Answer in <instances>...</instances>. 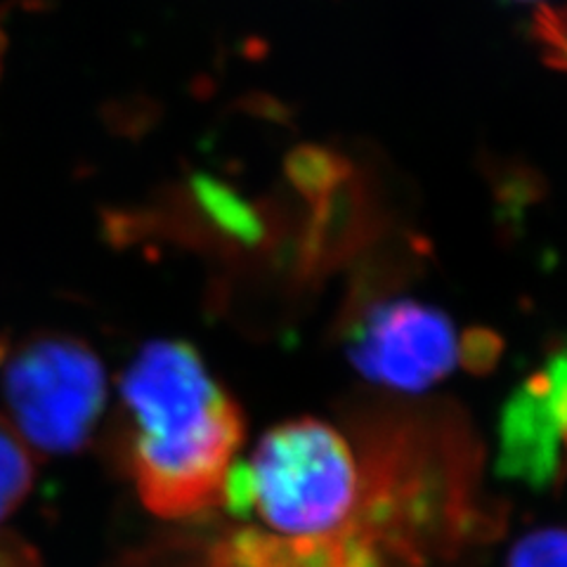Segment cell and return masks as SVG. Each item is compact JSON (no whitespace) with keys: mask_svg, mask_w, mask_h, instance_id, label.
Returning a JSON list of instances; mask_svg holds the SVG:
<instances>
[{"mask_svg":"<svg viewBox=\"0 0 567 567\" xmlns=\"http://www.w3.org/2000/svg\"><path fill=\"white\" fill-rule=\"evenodd\" d=\"M128 466L154 516L183 520L223 506L244 416L185 341H152L121 377Z\"/></svg>","mask_w":567,"mask_h":567,"instance_id":"cell-1","label":"cell"},{"mask_svg":"<svg viewBox=\"0 0 567 567\" xmlns=\"http://www.w3.org/2000/svg\"><path fill=\"white\" fill-rule=\"evenodd\" d=\"M364 504L362 458L341 431L317 419H293L262 435L251 461L229 471L223 499L235 516L256 513L279 537L322 539L358 532L374 544L362 525Z\"/></svg>","mask_w":567,"mask_h":567,"instance_id":"cell-2","label":"cell"},{"mask_svg":"<svg viewBox=\"0 0 567 567\" xmlns=\"http://www.w3.org/2000/svg\"><path fill=\"white\" fill-rule=\"evenodd\" d=\"M535 39L546 62L567 71V6L542 8L535 17Z\"/></svg>","mask_w":567,"mask_h":567,"instance_id":"cell-8","label":"cell"},{"mask_svg":"<svg viewBox=\"0 0 567 567\" xmlns=\"http://www.w3.org/2000/svg\"><path fill=\"white\" fill-rule=\"evenodd\" d=\"M567 461V352H558L506 404L499 464L525 483L544 485Z\"/></svg>","mask_w":567,"mask_h":567,"instance_id":"cell-5","label":"cell"},{"mask_svg":"<svg viewBox=\"0 0 567 567\" xmlns=\"http://www.w3.org/2000/svg\"><path fill=\"white\" fill-rule=\"evenodd\" d=\"M33 473L31 447L8 416L0 414V523L27 499L33 487Z\"/></svg>","mask_w":567,"mask_h":567,"instance_id":"cell-6","label":"cell"},{"mask_svg":"<svg viewBox=\"0 0 567 567\" xmlns=\"http://www.w3.org/2000/svg\"><path fill=\"white\" fill-rule=\"evenodd\" d=\"M0 395L10 423L45 456L81 452L106 402L97 352L62 331H31L0 341Z\"/></svg>","mask_w":567,"mask_h":567,"instance_id":"cell-3","label":"cell"},{"mask_svg":"<svg viewBox=\"0 0 567 567\" xmlns=\"http://www.w3.org/2000/svg\"><path fill=\"white\" fill-rule=\"evenodd\" d=\"M348 358L360 374L398 393H423L464 364L466 333L435 306L377 300L348 327Z\"/></svg>","mask_w":567,"mask_h":567,"instance_id":"cell-4","label":"cell"},{"mask_svg":"<svg viewBox=\"0 0 567 567\" xmlns=\"http://www.w3.org/2000/svg\"><path fill=\"white\" fill-rule=\"evenodd\" d=\"M504 567H567V527H539L513 544Z\"/></svg>","mask_w":567,"mask_h":567,"instance_id":"cell-7","label":"cell"}]
</instances>
